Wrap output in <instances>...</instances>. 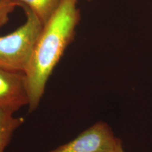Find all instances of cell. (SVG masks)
I'll return each instance as SVG.
<instances>
[{
  "instance_id": "obj_1",
  "label": "cell",
  "mask_w": 152,
  "mask_h": 152,
  "mask_svg": "<svg viewBox=\"0 0 152 152\" xmlns=\"http://www.w3.org/2000/svg\"><path fill=\"white\" fill-rule=\"evenodd\" d=\"M78 0H62L60 6L45 24L34 44L24 71L29 95L28 113L39 106L47 82L65 49L75 35L80 20Z\"/></svg>"
},
{
  "instance_id": "obj_2",
  "label": "cell",
  "mask_w": 152,
  "mask_h": 152,
  "mask_svg": "<svg viewBox=\"0 0 152 152\" xmlns=\"http://www.w3.org/2000/svg\"><path fill=\"white\" fill-rule=\"evenodd\" d=\"M26 15L24 24L0 36V68L24 72L43 26L27 6L21 5Z\"/></svg>"
},
{
  "instance_id": "obj_3",
  "label": "cell",
  "mask_w": 152,
  "mask_h": 152,
  "mask_svg": "<svg viewBox=\"0 0 152 152\" xmlns=\"http://www.w3.org/2000/svg\"><path fill=\"white\" fill-rule=\"evenodd\" d=\"M118 139L109 125L100 121L49 152H117Z\"/></svg>"
},
{
  "instance_id": "obj_4",
  "label": "cell",
  "mask_w": 152,
  "mask_h": 152,
  "mask_svg": "<svg viewBox=\"0 0 152 152\" xmlns=\"http://www.w3.org/2000/svg\"><path fill=\"white\" fill-rule=\"evenodd\" d=\"M28 104L24 72L0 68V110L14 114Z\"/></svg>"
},
{
  "instance_id": "obj_5",
  "label": "cell",
  "mask_w": 152,
  "mask_h": 152,
  "mask_svg": "<svg viewBox=\"0 0 152 152\" xmlns=\"http://www.w3.org/2000/svg\"><path fill=\"white\" fill-rule=\"evenodd\" d=\"M15 2L20 7H29L44 26L58 9L62 0H8Z\"/></svg>"
},
{
  "instance_id": "obj_6",
  "label": "cell",
  "mask_w": 152,
  "mask_h": 152,
  "mask_svg": "<svg viewBox=\"0 0 152 152\" xmlns=\"http://www.w3.org/2000/svg\"><path fill=\"white\" fill-rule=\"evenodd\" d=\"M24 122L23 117H16L14 113L0 110V152H5L15 132Z\"/></svg>"
},
{
  "instance_id": "obj_7",
  "label": "cell",
  "mask_w": 152,
  "mask_h": 152,
  "mask_svg": "<svg viewBox=\"0 0 152 152\" xmlns=\"http://www.w3.org/2000/svg\"><path fill=\"white\" fill-rule=\"evenodd\" d=\"M19 5L8 0H0V29L9 22L10 15Z\"/></svg>"
},
{
  "instance_id": "obj_8",
  "label": "cell",
  "mask_w": 152,
  "mask_h": 152,
  "mask_svg": "<svg viewBox=\"0 0 152 152\" xmlns=\"http://www.w3.org/2000/svg\"><path fill=\"white\" fill-rule=\"evenodd\" d=\"M117 152H125L124 147H123V145H122V142L120 139H118L117 146Z\"/></svg>"
},
{
  "instance_id": "obj_9",
  "label": "cell",
  "mask_w": 152,
  "mask_h": 152,
  "mask_svg": "<svg viewBox=\"0 0 152 152\" xmlns=\"http://www.w3.org/2000/svg\"></svg>"
}]
</instances>
